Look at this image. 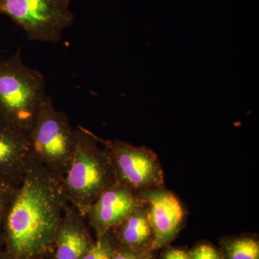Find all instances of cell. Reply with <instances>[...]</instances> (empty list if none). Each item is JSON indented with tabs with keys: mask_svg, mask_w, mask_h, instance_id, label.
Here are the masks:
<instances>
[{
	"mask_svg": "<svg viewBox=\"0 0 259 259\" xmlns=\"http://www.w3.org/2000/svg\"><path fill=\"white\" fill-rule=\"evenodd\" d=\"M3 252H4V245H3V238H2L1 232H0V259L3 258Z\"/></svg>",
	"mask_w": 259,
	"mask_h": 259,
	"instance_id": "ac0fdd59",
	"label": "cell"
},
{
	"mask_svg": "<svg viewBox=\"0 0 259 259\" xmlns=\"http://www.w3.org/2000/svg\"><path fill=\"white\" fill-rule=\"evenodd\" d=\"M110 233L120 247L139 253L151 252L153 236L146 202L124 218Z\"/></svg>",
	"mask_w": 259,
	"mask_h": 259,
	"instance_id": "8fae6325",
	"label": "cell"
},
{
	"mask_svg": "<svg viewBox=\"0 0 259 259\" xmlns=\"http://www.w3.org/2000/svg\"><path fill=\"white\" fill-rule=\"evenodd\" d=\"M45 86L42 73L24 64L20 47L0 59V120L28 135L47 98Z\"/></svg>",
	"mask_w": 259,
	"mask_h": 259,
	"instance_id": "3957f363",
	"label": "cell"
},
{
	"mask_svg": "<svg viewBox=\"0 0 259 259\" xmlns=\"http://www.w3.org/2000/svg\"><path fill=\"white\" fill-rule=\"evenodd\" d=\"M161 259H192L190 252L183 248H168L162 253Z\"/></svg>",
	"mask_w": 259,
	"mask_h": 259,
	"instance_id": "2e32d148",
	"label": "cell"
},
{
	"mask_svg": "<svg viewBox=\"0 0 259 259\" xmlns=\"http://www.w3.org/2000/svg\"><path fill=\"white\" fill-rule=\"evenodd\" d=\"M94 241L86 218L69 204L56 232L49 259H82Z\"/></svg>",
	"mask_w": 259,
	"mask_h": 259,
	"instance_id": "9c48e42d",
	"label": "cell"
},
{
	"mask_svg": "<svg viewBox=\"0 0 259 259\" xmlns=\"http://www.w3.org/2000/svg\"><path fill=\"white\" fill-rule=\"evenodd\" d=\"M31 158L62 182L74 156L76 129L47 97L28 134Z\"/></svg>",
	"mask_w": 259,
	"mask_h": 259,
	"instance_id": "277c9868",
	"label": "cell"
},
{
	"mask_svg": "<svg viewBox=\"0 0 259 259\" xmlns=\"http://www.w3.org/2000/svg\"><path fill=\"white\" fill-rule=\"evenodd\" d=\"M192 259H225L223 252L208 242H201L190 250Z\"/></svg>",
	"mask_w": 259,
	"mask_h": 259,
	"instance_id": "9a60e30c",
	"label": "cell"
},
{
	"mask_svg": "<svg viewBox=\"0 0 259 259\" xmlns=\"http://www.w3.org/2000/svg\"><path fill=\"white\" fill-rule=\"evenodd\" d=\"M119 245L110 232L97 238L82 259H112Z\"/></svg>",
	"mask_w": 259,
	"mask_h": 259,
	"instance_id": "4fadbf2b",
	"label": "cell"
},
{
	"mask_svg": "<svg viewBox=\"0 0 259 259\" xmlns=\"http://www.w3.org/2000/svg\"><path fill=\"white\" fill-rule=\"evenodd\" d=\"M2 259H5L4 258H3H3H2Z\"/></svg>",
	"mask_w": 259,
	"mask_h": 259,
	"instance_id": "ffe728a7",
	"label": "cell"
},
{
	"mask_svg": "<svg viewBox=\"0 0 259 259\" xmlns=\"http://www.w3.org/2000/svg\"><path fill=\"white\" fill-rule=\"evenodd\" d=\"M71 0H0V15H6L26 32L29 40L60 42L72 26Z\"/></svg>",
	"mask_w": 259,
	"mask_h": 259,
	"instance_id": "5b68a950",
	"label": "cell"
},
{
	"mask_svg": "<svg viewBox=\"0 0 259 259\" xmlns=\"http://www.w3.org/2000/svg\"><path fill=\"white\" fill-rule=\"evenodd\" d=\"M18 187L12 182L0 180V232Z\"/></svg>",
	"mask_w": 259,
	"mask_h": 259,
	"instance_id": "5bb4252c",
	"label": "cell"
},
{
	"mask_svg": "<svg viewBox=\"0 0 259 259\" xmlns=\"http://www.w3.org/2000/svg\"><path fill=\"white\" fill-rule=\"evenodd\" d=\"M144 253H139L127 248L119 247L112 259H141Z\"/></svg>",
	"mask_w": 259,
	"mask_h": 259,
	"instance_id": "e0dca14e",
	"label": "cell"
},
{
	"mask_svg": "<svg viewBox=\"0 0 259 259\" xmlns=\"http://www.w3.org/2000/svg\"><path fill=\"white\" fill-rule=\"evenodd\" d=\"M141 259H154L152 255L150 254V252H146V253H144V255H143L142 258Z\"/></svg>",
	"mask_w": 259,
	"mask_h": 259,
	"instance_id": "d6986e66",
	"label": "cell"
},
{
	"mask_svg": "<svg viewBox=\"0 0 259 259\" xmlns=\"http://www.w3.org/2000/svg\"><path fill=\"white\" fill-rule=\"evenodd\" d=\"M1 51H1V49H0V52H1Z\"/></svg>",
	"mask_w": 259,
	"mask_h": 259,
	"instance_id": "44dd1931",
	"label": "cell"
},
{
	"mask_svg": "<svg viewBox=\"0 0 259 259\" xmlns=\"http://www.w3.org/2000/svg\"><path fill=\"white\" fill-rule=\"evenodd\" d=\"M30 159L28 135L0 120V180L19 186Z\"/></svg>",
	"mask_w": 259,
	"mask_h": 259,
	"instance_id": "30bf717a",
	"label": "cell"
},
{
	"mask_svg": "<svg viewBox=\"0 0 259 259\" xmlns=\"http://www.w3.org/2000/svg\"><path fill=\"white\" fill-rule=\"evenodd\" d=\"M148 207V219L153 231L151 251L173 241L185 221V211L178 197L165 187L141 193Z\"/></svg>",
	"mask_w": 259,
	"mask_h": 259,
	"instance_id": "ba28073f",
	"label": "cell"
},
{
	"mask_svg": "<svg viewBox=\"0 0 259 259\" xmlns=\"http://www.w3.org/2000/svg\"><path fill=\"white\" fill-rule=\"evenodd\" d=\"M146 203L141 194L117 182L109 187L88 209L87 222L95 239L105 236L133 211Z\"/></svg>",
	"mask_w": 259,
	"mask_h": 259,
	"instance_id": "52a82bcc",
	"label": "cell"
},
{
	"mask_svg": "<svg viewBox=\"0 0 259 259\" xmlns=\"http://www.w3.org/2000/svg\"><path fill=\"white\" fill-rule=\"evenodd\" d=\"M225 259H259V243L255 237H231L221 242Z\"/></svg>",
	"mask_w": 259,
	"mask_h": 259,
	"instance_id": "7c38bea8",
	"label": "cell"
},
{
	"mask_svg": "<svg viewBox=\"0 0 259 259\" xmlns=\"http://www.w3.org/2000/svg\"><path fill=\"white\" fill-rule=\"evenodd\" d=\"M68 203L62 182L32 158L5 216V259H49Z\"/></svg>",
	"mask_w": 259,
	"mask_h": 259,
	"instance_id": "6da1fadb",
	"label": "cell"
},
{
	"mask_svg": "<svg viewBox=\"0 0 259 259\" xmlns=\"http://www.w3.org/2000/svg\"><path fill=\"white\" fill-rule=\"evenodd\" d=\"M76 131L74 156L62 187L68 203L85 215L102 192L117 180L111 158L99 146L98 137L82 126Z\"/></svg>",
	"mask_w": 259,
	"mask_h": 259,
	"instance_id": "7a4b0ae2",
	"label": "cell"
},
{
	"mask_svg": "<svg viewBox=\"0 0 259 259\" xmlns=\"http://www.w3.org/2000/svg\"><path fill=\"white\" fill-rule=\"evenodd\" d=\"M98 140L111 158L117 182L139 194L164 187L161 162L151 148L118 139Z\"/></svg>",
	"mask_w": 259,
	"mask_h": 259,
	"instance_id": "8992f818",
	"label": "cell"
}]
</instances>
